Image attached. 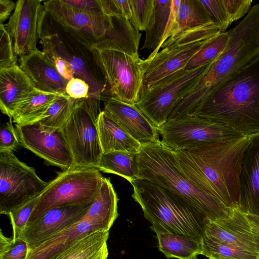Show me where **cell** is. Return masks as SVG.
Segmentation results:
<instances>
[{"instance_id": "obj_1", "label": "cell", "mask_w": 259, "mask_h": 259, "mask_svg": "<svg viewBox=\"0 0 259 259\" xmlns=\"http://www.w3.org/2000/svg\"><path fill=\"white\" fill-rule=\"evenodd\" d=\"M250 136L174 151L178 170L205 193L228 207L239 208L240 176Z\"/></svg>"}, {"instance_id": "obj_2", "label": "cell", "mask_w": 259, "mask_h": 259, "mask_svg": "<svg viewBox=\"0 0 259 259\" xmlns=\"http://www.w3.org/2000/svg\"><path fill=\"white\" fill-rule=\"evenodd\" d=\"M228 32L229 38L223 52L195 86L177 103L167 121L188 115L201 101L259 55V4L253 6Z\"/></svg>"}, {"instance_id": "obj_3", "label": "cell", "mask_w": 259, "mask_h": 259, "mask_svg": "<svg viewBox=\"0 0 259 259\" xmlns=\"http://www.w3.org/2000/svg\"><path fill=\"white\" fill-rule=\"evenodd\" d=\"M188 115L223 123L245 136L259 133V55Z\"/></svg>"}, {"instance_id": "obj_4", "label": "cell", "mask_w": 259, "mask_h": 259, "mask_svg": "<svg viewBox=\"0 0 259 259\" xmlns=\"http://www.w3.org/2000/svg\"><path fill=\"white\" fill-rule=\"evenodd\" d=\"M138 179L152 182L179 195L207 219H227L233 209L208 195L176 168L172 150L159 140L142 145L137 154Z\"/></svg>"}, {"instance_id": "obj_5", "label": "cell", "mask_w": 259, "mask_h": 259, "mask_svg": "<svg viewBox=\"0 0 259 259\" xmlns=\"http://www.w3.org/2000/svg\"><path fill=\"white\" fill-rule=\"evenodd\" d=\"M130 183L132 197L141 206L153 230L166 231L201 240L207 219L176 194L149 181Z\"/></svg>"}, {"instance_id": "obj_6", "label": "cell", "mask_w": 259, "mask_h": 259, "mask_svg": "<svg viewBox=\"0 0 259 259\" xmlns=\"http://www.w3.org/2000/svg\"><path fill=\"white\" fill-rule=\"evenodd\" d=\"M104 178L96 167H73L59 173L38 196L25 227L52 208L94 201Z\"/></svg>"}, {"instance_id": "obj_7", "label": "cell", "mask_w": 259, "mask_h": 259, "mask_svg": "<svg viewBox=\"0 0 259 259\" xmlns=\"http://www.w3.org/2000/svg\"><path fill=\"white\" fill-rule=\"evenodd\" d=\"M88 49L108 86L111 98L136 104L143 88L144 60L106 48L98 41Z\"/></svg>"}, {"instance_id": "obj_8", "label": "cell", "mask_w": 259, "mask_h": 259, "mask_svg": "<svg viewBox=\"0 0 259 259\" xmlns=\"http://www.w3.org/2000/svg\"><path fill=\"white\" fill-rule=\"evenodd\" d=\"M211 63L191 70L184 68L162 78L143 91L135 105L158 130L167 121L177 103L195 86Z\"/></svg>"}, {"instance_id": "obj_9", "label": "cell", "mask_w": 259, "mask_h": 259, "mask_svg": "<svg viewBox=\"0 0 259 259\" xmlns=\"http://www.w3.org/2000/svg\"><path fill=\"white\" fill-rule=\"evenodd\" d=\"M98 101L91 97L76 100L71 116L62 128L74 167L97 168L103 153L97 126L101 112Z\"/></svg>"}, {"instance_id": "obj_10", "label": "cell", "mask_w": 259, "mask_h": 259, "mask_svg": "<svg viewBox=\"0 0 259 259\" xmlns=\"http://www.w3.org/2000/svg\"><path fill=\"white\" fill-rule=\"evenodd\" d=\"M48 184L12 152H0V213H9L37 197Z\"/></svg>"}, {"instance_id": "obj_11", "label": "cell", "mask_w": 259, "mask_h": 259, "mask_svg": "<svg viewBox=\"0 0 259 259\" xmlns=\"http://www.w3.org/2000/svg\"><path fill=\"white\" fill-rule=\"evenodd\" d=\"M158 133L162 143L174 151L245 136L223 123L189 115L167 121Z\"/></svg>"}, {"instance_id": "obj_12", "label": "cell", "mask_w": 259, "mask_h": 259, "mask_svg": "<svg viewBox=\"0 0 259 259\" xmlns=\"http://www.w3.org/2000/svg\"><path fill=\"white\" fill-rule=\"evenodd\" d=\"M43 5L47 13L87 49L104 38L113 26L111 16L77 11L63 5L59 0L46 1Z\"/></svg>"}, {"instance_id": "obj_13", "label": "cell", "mask_w": 259, "mask_h": 259, "mask_svg": "<svg viewBox=\"0 0 259 259\" xmlns=\"http://www.w3.org/2000/svg\"><path fill=\"white\" fill-rule=\"evenodd\" d=\"M16 129L23 147L63 170L74 167L73 158L62 129L48 128L38 122L16 124Z\"/></svg>"}, {"instance_id": "obj_14", "label": "cell", "mask_w": 259, "mask_h": 259, "mask_svg": "<svg viewBox=\"0 0 259 259\" xmlns=\"http://www.w3.org/2000/svg\"><path fill=\"white\" fill-rule=\"evenodd\" d=\"M40 0H18L6 26L19 58L37 49L47 13Z\"/></svg>"}, {"instance_id": "obj_15", "label": "cell", "mask_w": 259, "mask_h": 259, "mask_svg": "<svg viewBox=\"0 0 259 259\" xmlns=\"http://www.w3.org/2000/svg\"><path fill=\"white\" fill-rule=\"evenodd\" d=\"M93 201L52 208L25 227L19 237L27 243L28 251L31 250L49 238L81 220Z\"/></svg>"}, {"instance_id": "obj_16", "label": "cell", "mask_w": 259, "mask_h": 259, "mask_svg": "<svg viewBox=\"0 0 259 259\" xmlns=\"http://www.w3.org/2000/svg\"><path fill=\"white\" fill-rule=\"evenodd\" d=\"M212 38L197 41H175L162 47L146 66L142 92L162 78L185 68L192 58Z\"/></svg>"}, {"instance_id": "obj_17", "label": "cell", "mask_w": 259, "mask_h": 259, "mask_svg": "<svg viewBox=\"0 0 259 259\" xmlns=\"http://www.w3.org/2000/svg\"><path fill=\"white\" fill-rule=\"evenodd\" d=\"M202 236L258 251L259 236L253 231L246 214L239 208H233L227 219H207Z\"/></svg>"}, {"instance_id": "obj_18", "label": "cell", "mask_w": 259, "mask_h": 259, "mask_svg": "<svg viewBox=\"0 0 259 259\" xmlns=\"http://www.w3.org/2000/svg\"><path fill=\"white\" fill-rule=\"evenodd\" d=\"M103 111L142 145L159 141L158 130L135 104L111 98Z\"/></svg>"}, {"instance_id": "obj_19", "label": "cell", "mask_w": 259, "mask_h": 259, "mask_svg": "<svg viewBox=\"0 0 259 259\" xmlns=\"http://www.w3.org/2000/svg\"><path fill=\"white\" fill-rule=\"evenodd\" d=\"M40 42L44 52L48 55H55L64 59L73 70L75 77L82 79L88 83L90 88V97L105 102L111 98L106 82L97 78L83 59L67 48L58 33L41 35Z\"/></svg>"}, {"instance_id": "obj_20", "label": "cell", "mask_w": 259, "mask_h": 259, "mask_svg": "<svg viewBox=\"0 0 259 259\" xmlns=\"http://www.w3.org/2000/svg\"><path fill=\"white\" fill-rule=\"evenodd\" d=\"M240 183L239 208L245 214L259 217V133L250 136L242 159Z\"/></svg>"}, {"instance_id": "obj_21", "label": "cell", "mask_w": 259, "mask_h": 259, "mask_svg": "<svg viewBox=\"0 0 259 259\" xmlns=\"http://www.w3.org/2000/svg\"><path fill=\"white\" fill-rule=\"evenodd\" d=\"M35 88L46 92L66 94L68 80L58 72L54 62L43 51L38 49L19 58V65Z\"/></svg>"}, {"instance_id": "obj_22", "label": "cell", "mask_w": 259, "mask_h": 259, "mask_svg": "<svg viewBox=\"0 0 259 259\" xmlns=\"http://www.w3.org/2000/svg\"><path fill=\"white\" fill-rule=\"evenodd\" d=\"M98 231H109L102 223L87 216L28 251L26 259H50L72 243Z\"/></svg>"}, {"instance_id": "obj_23", "label": "cell", "mask_w": 259, "mask_h": 259, "mask_svg": "<svg viewBox=\"0 0 259 259\" xmlns=\"http://www.w3.org/2000/svg\"><path fill=\"white\" fill-rule=\"evenodd\" d=\"M35 89L27 74L18 65L0 69V109L12 119L18 105Z\"/></svg>"}, {"instance_id": "obj_24", "label": "cell", "mask_w": 259, "mask_h": 259, "mask_svg": "<svg viewBox=\"0 0 259 259\" xmlns=\"http://www.w3.org/2000/svg\"><path fill=\"white\" fill-rule=\"evenodd\" d=\"M97 126L103 153L122 151L138 154L142 145L121 128L103 110L98 115Z\"/></svg>"}, {"instance_id": "obj_25", "label": "cell", "mask_w": 259, "mask_h": 259, "mask_svg": "<svg viewBox=\"0 0 259 259\" xmlns=\"http://www.w3.org/2000/svg\"><path fill=\"white\" fill-rule=\"evenodd\" d=\"M113 26L104 38L98 41L103 47L134 57H139L138 49L141 33L132 25L129 19L112 17Z\"/></svg>"}, {"instance_id": "obj_26", "label": "cell", "mask_w": 259, "mask_h": 259, "mask_svg": "<svg viewBox=\"0 0 259 259\" xmlns=\"http://www.w3.org/2000/svg\"><path fill=\"white\" fill-rule=\"evenodd\" d=\"M153 231L156 234L159 250L167 258L197 259L202 254L201 240L166 231Z\"/></svg>"}, {"instance_id": "obj_27", "label": "cell", "mask_w": 259, "mask_h": 259, "mask_svg": "<svg viewBox=\"0 0 259 259\" xmlns=\"http://www.w3.org/2000/svg\"><path fill=\"white\" fill-rule=\"evenodd\" d=\"M62 94L35 88L17 107L12 120L17 125L33 124L41 120L50 106Z\"/></svg>"}, {"instance_id": "obj_28", "label": "cell", "mask_w": 259, "mask_h": 259, "mask_svg": "<svg viewBox=\"0 0 259 259\" xmlns=\"http://www.w3.org/2000/svg\"><path fill=\"white\" fill-rule=\"evenodd\" d=\"M214 23L200 0H181L175 22L170 36L171 39L180 33Z\"/></svg>"}, {"instance_id": "obj_29", "label": "cell", "mask_w": 259, "mask_h": 259, "mask_svg": "<svg viewBox=\"0 0 259 259\" xmlns=\"http://www.w3.org/2000/svg\"><path fill=\"white\" fill-rule=\"evenodd\" d=\"M118 197L109 178H104L99 192L86 215L109 229L118 216Z\"/></svg>"}, {"instance_id": "obj_30", "label": "cell", "mask_w": 259, "mask_h": 259, "mask_svg": "<svg viewBox=\"0 0 259 259\" xmlns=\"http://www.w3.org/2000/svg\"><path fill=\"white\" fill-rule=\"evenodd\" d=\"M109 231H98L79 238L50 259H93L105 247Z\"/></svg>"}, {"instance_id": "obj_31", "label": "cell", "mask_w": 259, "mask_h": 259, "mask_svg": "<svg viewBox=\"0 0 259 259\" xmlns=\"http://www.w3.org/2000/svg\"><path fill=\"white\" fill-rule=\"evenodd\" d=\"M137 154L122 151L103 153L97 168L104 172L120 176L130 183L138 179Z\"/></svg>"}, {"instance_id": "obj_32", "label": "cell", "mask_w": 259, "mask_h": 259, "mask_svg": "<svg viewBox=\"0 0 259 259\" xmlns=\"http://www.w3.org/2000/svg\"><path fill=\"white\" fill-rule=\"evenodd\" d=\"M172 0H154L153 13L145 30L146 36L142 49L154 51L160 44L169 20Z\"/></svg>"}, {"instance_id": "obj_33", "label": "cell", "mask_w": 259, "mask_h": 259, "mask_svg": "<svg viewBox=\"0 0 259 259\" xmlns=\"http://www.w3.org/2000/svg\"><path fill=\"white\" fill-rule=\"evenodd\" d=\"M202 255L209 259H256L259 252L234 244L209 238L201 237Z\"/></svg>"}, {"instance_id": "obj_34", "label": "cell", "mask_w": 259, "mask_h": 259, "mask_svg": "<svg viewBox=\"0 0 259 259\" xmlns=\"http://www.w3.org/2000/svg\"><path fill=\"white\" fill-rule=\"evenodd\" d=\"M76 101L66 94L60 95L50 106L43 118L38 122L48 128L62 129L71 116Z\"/></svg>"}, {"instance_id": "obj_35", "label": "cell", "mask_w": 259, "mask_h": 259, "mask_svg": "<svg viewBox=\"0 0 259 259\" xmlns=\"http://www.w3.org/2000/svg\"><path fill=\"white\" fill-rule=\"evenodd\" d=\"M229 38L228 32H221L211 38L189 61L185 69L191 70L212 62L225 49Z\"/></svg>"}, {"instance_id": "obj_36", "label": "cell", "mask_w": 259, "mask_h": 259, "mask_svg": "<svg viewBox=\"0 0 259 259\" xmlns=\"http://www.w3.org/2000/svg\"><path fill=\"white\" fill-rule=\"evenodd\" d=\"M129 3L132 25L139 31H145L153 13L154 0H129Z\"/></svg>"}, {"instance_id": "obj_37", "label": "cell", "mask_w": 259, "mask_h": 259, "mask_svg": "<svg viewBox=\"0 0 259 259\" xmlns=\"http://www.w3.org/2000/svg\"><path fill=\"white\" fill-rule=\"evenodd\" d=\"M28 253V246L25 240L19 237L8 238L1 230L0 259H26Z\"/></svg>"}, {"instance_id": "obj_38", "label": "cell", "mask_w": 259, "mask_h": 259, "mask_svg": "<svg viewBox=\"0 0 259 259\" xmlns=\"http://www.w3.org/2000/svg\"><path fill=\"white\" fill-rule=\"evenodd\" d=\"M37 197L30 200L11 211L8 214L12 227V238L14 239L19 237L21 233L26 226L37 203Z\"/></svg>"}, {"instance_id": "obj_39", "label": "cell", "mask_w": 259, "mask_h": 259, "mask_svg": "<svg viewBox=\"0 0 259 259\" xmlns=\"http://www.w3.org/2000/svg\"><path fill=\"white\" fill-rule=\"evenodd\" d=\"M0 69L17 65V56L6 25L0 24Z\"/></svg>"}, {"instance_id": "obj_40", "label": "cell", "mask_w": 259, "mask_h": 259, "mask_svg": "<svg viewBox=\"0 0 259 259\" xmlns=\"http://www.w3.org/2000/svg\"><path fill=\"white\" fill-rule=\"evenodd\" d=\"M200 2L210 15L214 23L221 27L223 32H226L231 24L225 10L223 1L204 0L200 1Z\"/></svg>"}, {"instance_id": "obj_41", "label": "cell", "mask_w": 259, "mask_h": 259, "mask_svg": "<svg viewBox=\"0 0 259 259\" xmlns=\"http://www.w3.org/2000/svg\"><path fill=\"white\" fill-rule=\"evenodd\" d=\"M74 10L95 15H106L101 0H59Z\"/></svg>"}, {"instance_id": "obj_42", "label": "cell", "mask_w": 259, "mask_h": 259, "mask_svg": "<svg viewBox=\"0 0 259 259\" xmlns=\"http://www.w3.org/2000/svg\"><path fill=\"white\" fill-rule=\"evenodd\" d=\"M12 119L2 126L0 130V152H12L20 145L16 129L12 123Z\"/></svg>"}, {"instance_id": "obj_43", "label": "cell", "mask_w": 259, "mask_h": 259, "mask_svg": "<svg viewBox=\"0 0 259 259\" xmlns=\"http://www.w3.org/2000/svg\"><path fill=\"white\" fill-rule=\"evenodd\" d=\"M231 24L244 17L250 10L251 0H222Z\"/></svg>"}, {"instance_id": "obj_44", "label": "cell", "mask_w": 259, "mask_h": 259, "mask_svg": "<svg viewBox=\"0 0 259 259\" xmlns=\"http://www.w3.org/2000/svg\"><path fill=\"white\" fill-rule=\"evenodd\" d=\"M90 88L82 79L73 77L68 81L65 88L67 96L75 100L87 99L90 97Z\"/></svg>"}, {"instance_id": "obj_45", "label": "cell", "mask_w": 259, "mask_h": 259, "mask_svg": "<svg viewBox=\"0 0 259 259\" xmlns=\"http://www.w3.org/2000/svg\"><path fill=\"white\" fill-rule=\"evenodd\" d=\"M106 15L111 17H122L128 19L131 18L129 0L102 1Z\"/></svg>"}, {"instance_id": "obj_46", "label": "cell", "mask_w": 259, "mask_h": 259, "mask_svg": "<svg viewBox=\"0 0 259 259\" xmlns=\"http://www.w3.org/2000/svg\"><path fill=\"white\" fill-rule=\"evenodd\" d=\"M55 63L59 74L68 81L75 77V74L68 62L55 55H48Z\"/></svg>"}, {"instance_id": "obj_47", "label": "cell", "mask_w": 259, "mask_h": 259, "mask_svg": "<svg viewBox=\"0 0 259 259\" xmlns=\"http://www.w3.org/2000/svg\"><path fill=\"white\" fill-rule=\"evenodd\" d=\"M16 5V3L11 0H0V24L9 18Z\"/></svg>"}, {"instance_id": "obj_48", "label": "cell", "mask_w": 259, "mask_h": 259, "mask_svg": "<svg viewBox=\"0 0 259 259\" xmlns=\"http://www.w3.org/2000/svg\"><path fill=\"white\" fill-rule=\"evenodd\" d=\"M253 231L259 236V217L246 214Z\"/></svg>"}, {"instance_id": "obj_49", "label": "cell", "mask_w": 259, "mask_h": 259, "mask_svg": "<svg viewBox=\"0 0 259 259\" xmlns=\"http://www.w3.org/2000/svg\"><path fill=\"white\" fill-rule=\"evenodd\" d=\"M108 255V250L107 246L102 249L99 253H98L93 259H107Z\"/></svg>"}, {"instance_id": "obj_50", "label": "cell", "mask_w": 259, "mask_h": 259, "mask_svg": "<svg viewBox=\"0 0 259 259\" xmlns=\"http://www.w3.org/2000/svg\"><path fill=\"white\" fill-rule=\"evenodd\" d=\"M257 250L259 252V243H258V244H257Z\"/></svg>"}, {"instance_id": "obj_51", "label": "cell", "mask_w": 259, "mask_h": 259, "mask_svg": "<svg viewBox=\"0 0 259 259\" xmlns=\"http://www.w3.org/2000/svg\"><path fill=\"white\" fill-rule=\"evenodd\" d=\"M218 259H228V258H218ZM256 259H259V257Z\"/></svg>"}]
</instances>
